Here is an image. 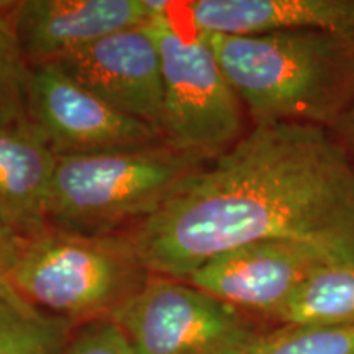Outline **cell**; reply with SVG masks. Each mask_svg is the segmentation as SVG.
<instances>
[{
  "label": "cell",
  "mask_w": 354,
  "mask_h": 354,
  "mask_svg": "<svg viewBox=\"0 0 354 354\" xmlns=\"http://www.w3.org/2000/svg\"><path fill=\"white\" fill-rule=\"evenodd\" d=\"M272 318L281 325L354 323V261H338L313 274Z\"/></svg>",
  "instance_id": "obj_13"
},
{
  "label": "cell",
  "mask_w": 354,
  "mask_h": 354,
  "mask_svg": "<svg viewBox=\"0 0 354 354\" xmlns=\"http://www.w3.org/2000/svg\"><path fill=\"white\" fill-rule=\"evenodd\" d=\"M109 320L133 354H225L254 331L240 310L187 281L156 274Z\"/></svg>",
  "instance_id": "obj_6"
},
{
  "label": "cell",
  "mask_w": 354,
  "mask_h": 354,
  "mask_svg": "<svg viewBox=\"0 0 354 354\" xmlns=\"http://www.w3.org/2000/svg\"><path fill=\"white\" fill-rule=\"evenodd\" d=\"M343 120H344V123H346V131H348L349 141H351V145L354 148V100H353L351 107L348 109V112L344 113Z\"/></svg>",
  "instance_id": "obj_19"
},
{
  "label": "cell",
  "mask_w": 354,
  "mask_h": 354,
  "mask_svg": "<svg viewBox=\"0 0 354 354\" xmlns=\"http://www.w3.org/2000/svg\"><path fill=\"white\" fill-rule=\"evenodd\" d=\"M183 6L192 32L201 35L313 30L354 39V0H194Z\"/></svg>",
  "instance_id": "obj_11"
},
{
  "label": "cell",
  "mask_w": 354,
  "mask_h": 354,
  "mask_svg": "<svg viewBox=\"0 0 354 354\" xmlns=\"http://www.w3.org/2000/svg\"><path fill=\"white\" fill-rule=\"evenodd\" d=\"M210 161L166 141L57 158L48 220L69 232L120 233L118 228L136 227L156 214Z\"/></svg>",
  "instance_id": "obj_3"
},
{
  "label": "cell",
  "mask_w": 354,
  "mask_h": 354,
  "mask_svg": "<svg viewBox=\"0 0 354 354\" xmlns=\"http://www.w3.org/2000/svg\"><path fill=\"white\" fill-rule=\"evenodd\" d=\"M57 154L26 118L0 128V221L24 240L50 227V202Z\"/></svg>",
  "instance_id": "obj_12"
},
{
  "label": "cell",
  "mask_w": 354,
  "mask_h": 354,
  "mask_svg": "<svg viewBox=\"0 0 354 354\" xmlns=\"http://www.w3.org/2000/svg\"><path fill=\"white\" fill-rule=\"evenodd\" d=\"M25 240L0 221V295L20 297L10 284L12 269L15 268Z\"/></svg>",
  "instance_id": "obj_18"
},
{
  "label": "cell",
  "mask_w": 354,
  "mask_h": 354,
  "mask_svg": "<svg viewBox=\"0 0 354 354\" xmlns=\"http://www.w3.org/2000/svg\"><path fill=\"white\" fill-rule=\"evenodd\" d=\"M225 354H354V323L344 325H279L253 331Z\"/></svg>",
  "instance_id": "obj_15"
},
{
  "label": "cell",
  "mask_w": 354,
  "mask_h": 354,
  "mask_svg": "<svg viewBox=\"0 0 354 354\" xmlns=\"http://www.w3.org/2000/svg\"><path fill=\"white\" fill-rule=\"evenodd\" d=\"M158 0H21L10 10L17 38L32 66L59 63L109 35L169 12Z\"/></svg>",
  "instance_id": "obj_9"
},
{
  "label": "cell",
  "mask_w": 354,
  "mask_h": 354,
  "mask_svg": "<svg viewBox=\"0 0 354 354\" xmlns=\"http://www.w3.org/2000/svg\"><path fill=\"white\" fill-rule=\"evenodd\" d=\"M149 276L130 233L87 234L50 225L25 240L10 284L32 307L76 325L109 320Z\"/></svg>",
  "instance_id": "obj_4"
},
{
  "label": "cell",
  "mask_w": 354,
  "mask_h": 354,
  "mask_svg": "<svg viewBox=\"0 0 354 354\" xmlns=\"http://www.w3.org/2000/svg\"><path fill=\"white\" fill-rule=\"evenodd\" d=\"M130 234L149 272L179 281L264 240L354 261V165L326 128L254 123Z\"/></svg>",
  "instance_id": "obj_1"
},
{
  "label": "cell",
  "mask_w": 354,
  "mask_h": 354,
  "mask_svg": "<svg viewBox=\"0 0 354 354\" xmlns=\"http://www.w3.org/2000/svg\"><path fill=\"white\" fill-rule=\"evenodd\" d=\"M59 354H133V349L118 325L100 320L73 335Z\"/></svg>",
  "instance_id": "obj_17"
},
{
  "label": "cell",
  "mask_w": 354,
  "mask_h": 354,
  "mask_svg": "<svg viewBox=\"0 0 354 354\" xmlns=\"http://www.w3.org/2000/svg\"><path fill=\"white\" fill-rule=\"evenodd\" d=\"M55 64L112 107L161 133V55L148 24L109 35Z\"/></svg>",
  "instance_id": "obj_10"
},
{
  "label": "cell",
  "mask_w": 354,
  "mask_h": 354,
  "mask_svg": "<svg viewBox=\"0 0 354 354\" xmlns=\"http://www.w3.org/2000/svg\"><path fill=\"white\" fill-rule=\"evenodd\" d=\"M17 2H12V0H0V12L10 10V8L15 6Z\"/></svg>",
  "instance_id": "obj_20"
},
{
  "label": "cell",
  "mask_w": 354,
  "mask_h": 354,
  "mask_svg": "<svg viewBox=\"0 0 354 354\" xmlns=\"http://www.w3.org/2000/svg\"><path fill=\"white\" fill-rule=\"evenodd\" d=\"M28 118L57 158L165 141L156 128L112 107L55 63L32 66Z\"/></svg>",
  "instance_id": "obj_7"
},
{
  "label": "cell",
  "mask_w": 354,
  "mask_h": 354,
  "mask_svg": "<svg viewBox=\"0 0 354 354\" xmlns=\"http://www.w3.org/2000/svg\"><path fill=\"white\" fill-rule=\"evenodd\" d=\"M148 28L161 55L162 140L215 159L246 133L245 107L201 33H184L169 15L148 21Z\"/></svg>",
  "instance_id": "obj_5"
},
{
  "label": "cell",
  "mask_w": 354,
  "mask_h": 354,
  "mask_svg": "<svg viewBox=\"0 0 354 354\" xmlns=\"http://www.w3.org/2000/svg\"><path fill=\"white\" fill-rule=\"evenodd\" d=\"M253 123L343 120L354 100V39L313 30L202 35Z\"/></svg>",
  "instance_id": "obj_2"
},
{
  "label": "cell",
  "mask_w": 354,
  "mask_h": 354,
  "mask_svg": "<svg viewBox=\"0 0 354 354\" xmlns=\"http://www.w3.org/2000/svg\"><path fill=\"white\" fill-rule=\"evenodd\" d=\"M338 261L312 243L264 240L216 256L185 281L240 312L272 318L305 281Z\"/></svg>",
  "instance_id": "obj_8"
},
{
  "label": "cell",
  "mask_w": 354,
  "mask_h": 354,
  "mask_svg": "<svg viewBox=\"0 0 354 354\" xmlns=\"http://www.w3.org/2000/svg\"><path fill=\"white\" fill-rule=\"evenodd\" d=\"M73 335L74 325L64 318L0 295V354H59Z\"/></svg>",
  "instance_id": "obj_14"
},
{
  "label": "cell",
  "mask_w": 354,
  "mask_h": 354,
  "mask_svg": "<svg viewBox=\"0 0 354 354\" xmlns=\"http://www.w3.org/2000/svg\"><path fill=\"white\" fill-rule=\"evenodd\" d=\"M10 10L0 12V128L28 118L32 64L17 38Z\"/></svg>",
  "instance_id": "obj_16"
}]
</instances>
